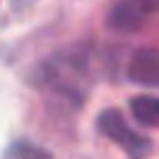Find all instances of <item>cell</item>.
<instances>
[{
  "label": "cell",
  "mask_w": 159,
  "mask_h": 159,
  "mask_svg": "<svg viewBox=\"0 0 159 159\" xmlns=\"http://www.w3.org/2000/svg\"><path fill=\"white\" fill-rule=\"evenodd\" d=\"M97 132H99L104 139L114 142V144H117L127 157H132V159H144V157H149V152H152V139L144 137L142 132L132 129L129 122L122 117V112L114 109V107H107V109H102V112L97 114Z\"/></svg>",
  "instance_id": "7a4b0ae2"
},
{
  "label": "cell",
  "mask_w": 159,
  "mask_h": 159,
  "mask_svg": "<svg viewBox=\"0 0 159 159\" xmlns=\"http://www.w3.org/2000/svg\"><path fill=\"white\" fill-rule=\"evenodd\" d=\"M152 10L149 0H117L107 12V25L117 32H134L147 22Z\"/></svg>",
  "instance_id": "277c9868"
},
{
  "label": "cell",
  "mask_w": 159,
  "mask_h": 159,
  "mask_svg": "<svg viewBox=\"0 0 159 159\" xmlns=\"http://www.w3.org/2000/svg\"><path fill=\"white\" fill-rule=\"evenodd\" d=\"M0 159H55V157H52L45 147L35 144V142H30V139H12V142L2 149Z\"/></svg>",
  "instance_id": "8992f818"
},
{
  "label": "cell",
  "mask_w": 159,
  "mask_h": 159,
  "mask_svg": "<svg viewBox=\"0 0 159 159\" xmlns=\"http://www.w3.org/2000/svg\"><path fill=\"white\" fill-rule=\"evenodd\" d=\"M129 112L142 127H159V97L134 94L129 99Z\"/></svg>",
  "instance_id": "5b68a950"
},
{
  "label": "cell",
  "mask_w": 159,
  "mask_h": 159,
  "mask_svg": "<svg viewBox=\"0 0 159 159\" xmlns=\"http://www.w3.org/2000/svg\"><path fill=\"white\" fill-rule=\"evenodd\" d=\"M127 80L147 89H159V47H137L127 60Z\"/></svg>",
  "instance_id": "3957f363"
},
{
  "label": "cell",
  "mask_w": 159,
  "mask_h": 159,
  "mask_svg": "<svg viewBox=\"0 0 159 159\" xmlns=\"http://www.w3.org/2000/svg\"><path fill=\"white\" fill-rule=\"evenodd\" d=\"M20 2H32V0H15V5H20Z\"/></svg>",
  "instance_id": "52a82bcc"
},
{
  "label": "cell",
  "mask_w": 159,
  "mask_h": 159,
  "mask_svg": "<svg viewBox=\"0 0 159 159\" xmlns=\"http://www.w3.org/2000/svg\"><path fill=\"white\" fill-rule=\"evenodd\" d=\"M92 80V52L82 47H67L50 55L35 67L32 82L55 97H62L67 104H82L84 87Z\"/></svg>",
  "instance_id": "6da1fadb"
}]
</instances>
